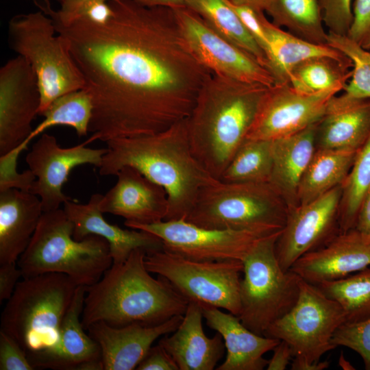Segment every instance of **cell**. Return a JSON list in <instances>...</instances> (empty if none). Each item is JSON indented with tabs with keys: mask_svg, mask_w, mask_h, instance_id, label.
I'll use <instances>...</instances> for the list:
<instances>
[{
	"mask_svg": "<svg viewBox=\"0 0 370 370\" xmlns=\"http://www.w3.org/2000/svg\"><path fill=\"white\" fill-rule=\"evenodd\" d=\"M108 2L112 14L103 23L45 12L92 99V136L106 142L150 135L187 119L212 72L192 53L172 9Z\"/></svg>",
	"mask_w": 370,
	"mask_h": 370,
	"instance_id": "1",
	"label": "cell"
},
{
	"mask_svg": "<svg viewBox=\"0 0 370 370\" xmlns=\"http://www.w3.org/2000/svg\"><path fill=\"white\" fill-rule=\"evenodd\" d=\"M106 143L99 174L116 175L123 167L132 166L161 186L169 201L164 221L185 219L201 189L217 180L192 152L186 119L158 133Z\"/></svg>",
	"mask_w": 370,
	"mask_h": 370,
	"instance_id": "2",
	"label": "cell"
},
{
	"mask_svg": "<svg viewBox=\"0 0 370 370\" xmlns=\"http://www.w3.org/2000/svg\"><path fill=\"white\" fill-rule=\"evenodd\" d=\"M269 88L213 73L204 81L187 131L193 155L213 178L220 179L247 138Z\"/></svg>",
	"mask_w": 370,
	"mask_h": 370,
	"instance_id": "3",
	"label": "cell"
},
{
	"mask_svg": "<svg viewBox=\"0 0 370 370\" xmlns=\"http://www.w3.org/2000/svg\"><path fill=\"white\" fill-rule=\"evenodd\" d=\"M146 254L143 249L134 250L123 263L112 264L99 280L85 286L81 321L86 330L98 321L114 327L155 325L184 315L189 301L167 280L150 275Z\"/></svg>",
	"mask_w": 370,
	"mask_h": 370,
	"instance_id": "4",
	"label": "cell"
},
{
	"mask_svg": "<svg viewBox=\"0 0 370 370\" xmlns=\"http://www.w3.org/2000/svg\"><path fill=\"white\" fill-rule=\"evenodd\" d=\"M74 225L64 209L44 212L17 260L23 278L60 273L78 286H90L112 264L108 241L97 235L74 239Z\"/></svg>",
	"mask_w": 370,
	"mask_h": 370,
	"instance_id": "5",
	"label": "cell"
},
{
	"mask_svg": "<svg viewBox=\"0 0 370 370\" xmlns=\"http://www.w3.org/2000/svg\"><path fill=\"white\" fill-rule=\"evenodd\" d=\"M78 285L68 275L45 273L23 278L1 316V329L27 355L53 348Z\"/></svg>",
	"mask_w": 370,
	"mask_h": 370,
	"instance_id": "6",
	"label": "cell"
},
{
	"mask_svg": "<svg viewBox=\"0 0 370 370\" xmlns=\"http://www.w3.org/2000/svg\"><path fill=\"white\" fill-rule=\"evenodd\" d=\"M288 208L269 182L225 183L205 186L185 220L210 229L271 234L284 227Z\"/></svg>",
	"mask_w": 370,
	"mask_h": 370,
	"instance_id": "7",
	"label": "cell"
},
{
	"mask_svg": "<svg viewBox=\"0 0 370 370\" xmlns=\"http://www.w3.org/2000/svg\"><path fill=\"white\" fill-rule=\"evenodd\" d=\"M10 48L25 58L38 82V115L57 98L85 88L83 76L66 39L57 34L51 18L41 10L14 16L8 23Z\"/></svg>",
	"mask_w": 370,
	"mask_h": 370,
	"instance_id": "8",
	"label": "cell"
},
{
	"mask_svg": "<svg viewBox=\"0 0 370 370\" xmlns=\"http://www.w3.org/2000/svg\"><path fill=\"white\" fill-rule=\"evenodd\" d=\"M282 230L261 238L243 260L241 281L242 323L251 331L263 335L275 321L295 304L301 278L280 266L275 244Z\"/></svg>",
	"mask_w": 370,
	"mask_h": 370,
	"instance_id": "9",
	"label": "cell"
},
{
	"mask_svg": "<svg viewBox=\"0 0 370 370\" xmlns=\"http://www.w3.org/2000/svg\"><path fill=\"white\" fill-rule=\"evenodd\" d=\"M147 269L167 280L189 301L238 316L243 261H198L162 249L147 253Z\"/></svg>",
	"mask_w": 370,
	"mask_h": 370,
	"instance_id": "10",
	"label": "cell"
},
{
	"mask_svg": "<svg viewBox=\"0 0 370 370\" xmlns=\"http://www.w3.org/2000/svg\"><path fill=\"white\" fill-rule=\"evenodd\" d=\"M344 323L345 316L341 306L315 284L301 278L295 304L271 323L264 336L286 342L294 357L318 362L336 348L332 338Z\"/></svg>",
	"mask_w": 370,
	"mask_h": 370,
	"instance_id": "11",
	"label": "cell"
},
{
	"mask_svg": "<svg viewBox=\"0 0 370 370\" xmlns=\"http://www.w3.org/2000/svg\"><path fill=\"white\" fill-rule=\"evenodd\" d=\"M125 225L129 228L152 233L161 239L164 249L198 261H243L261 238L270 234L247 230L205 228L185 219Z\"/></svg>",
	"mask_w": 370,
	"mask_h": 370,
	"instance_id": "12",
	"label": "cell"
},
{
	"mask_svg": "<svg viewBox=\"0 0 370 370\" xmlns=\"http://www.w3.org/2000/svg\"><path fill=\"white\" fill-rule=\"evenodd\" d=\"M172 10L192 53L212 73L245 83L268 87L275 84L267 69L219 35L197 13L187 7Z\"/></svg>",
	"mask_w": 370,
	"mask_h": 370,
	"instance_id": "13",
	"label": "cell"
},
{
	"mask_svg": "<svg viewBox=\"0 0 370 370\" xmlns=\"http://www.w3.org/2000/svg\"><path fill=\"white\" fill-rule=\"evenodd\" d=\"M95 140L91 136L80 145L63 148L54 136L43 133L34 143L25 161L37 179L29 192L40 198L43 212L59 209L61 204L72 200L63 193L62 187L73 169L86 164L100 166L107 148L86 147Z\"/></svg>",
	"mask_w": 370,
	"mask_h": 370,
	"instance_id": "14",
	"label": "cell"
},
{
	"mask_svg": "<svg viewBox=\"0 0 370 370\" xmlns=\"http://www.w3.org/2000/svg\"><path fill=\"white\" fill-rule=\"evenodd\" d=\"M341 90L336 88L306 94L289 83L275 84L265 93L247 138L273 140L317 124L330 99Z\"/></svg>",
	"mask_w": 370,
	"mask_h": 370,
	"instance_id": "15",
	"label": "cell"
},
{
	"mask_svg": "<svg viewBox=\"0 0 370 370\" xmlns=\"http://www.w3.org/2000/svg\"><path fill=\"white\" fill-rule=\"evenodd\" d=\"M341 195L340 185L310 203L288 209L275 244L277 258L283 269L289 270L301 256L321 247L341 232Z\"/></svg>",
	"mask_w": 370,
	"mask_h": 370,
	"instance_id": "16",
	"label": "cell"
},
{
	"mask_svg": "<svg viewBox=\"0 0 370 370\" xmlns=\"http://www.w3.org/2000/svg\"><path fill=\"white\" fill-rule=\"evenodd\" d=\"M40 94L37 76L20 56L0 69V156L21 145L33 131Z\"/></svg>",
	"mask_w": 370,
	"mask_h": 370,
	"instance_id": "17",
	"label": "cell"
},
{
	"mask_svg": "<svg viewBox=\"0 0 370 370\" xmlns=\"http://www.w3.org/2000/svg\"><path fill=\"white\" fill-rule=\"evenodd\" d=\"M370 266V234L356 228L339 232L321 247L297 259L290 270L317 284L340 279Z\"/></svg>",
	"mask_w": 370,
	"mask_h": 370,
	"instance_id": "18",
	"label": "cell"
},
{
	"mask_svg": "<svg viewBox=\"0 0 370 370\" xmlns=\"http://www.w3.org/2000/svg\"><path fill=\"white\" fill-rule=\"evenodd\" d=\"M182 317L175 316L155 325L134 323L114 327L98 321L90 325L86 330L100 347L103 370H132L136 369L158 338L177 328Z\"/></svg>",
	"mask_w": 370,
	"mask_h": 370,
	"instance_id": "19",
	"label": "cell"
},
{
	"mask_svg": "<svg viewBox=\"0 0 370 370\" xmlns=\"http://www.w3.org/2000/svg\"><path fill=\"white\" fill-rule=\"evenodd\" d=\"M117 181L104 195L99 208L120 216L125 224H151L166 219L169 201L165 190L132 166L123 167Z\"/></svg>",
	"mask_w": 370,
	"mask_h": 370,
	"instance_id": "20",
	"label": "cell"
},
{
	"mask_svg": "<svg viewBox=\"0 0 370 370\" xmlns=\"http://www.w3.org/2000/svg\"><path fill=\"white\" fill-rule=\"evenodd\" d=\"M102 195H92L85 204L73 200L64 203L63 209L74 225V239L81 241L89 235L103 238L109 244L112 264L123 263L136 249H143L147 254L163 249L161 239L152 233L132 228L123 229L106 221L99 208Z\"/></svg>",
	"mask_w": 370,
	"mask_h": 370,
	"instance_id": "21",
	"label": "cell"
},
{
	"mask_svg": "<svg viewBox=\"0 0 370 370\" xmlns=\"http://www.w3.org/2000/svg\"><path fill=\"white\" fill-rule=\"evenodd\" d=\"M370 136V99L332 97L316 130V150L358 151Z\"/></svg>",
	"mask_w": 370,
	"mask_h": 370,
	"instance_id": "22",
	"label": "cell"
},
{
	"mask_svg": "<svg viewBox=\"0 0 370 370\" xmlns=\"http://www.w3.org/2000/svg\"><path fill=\"white\" fill-rule=\"evenodd\" d=\"M201 305L190 301L177 328L158 341L171 355L179 370H213L222 358L225 344L217 332L208 337L203 328Z\"/></svg>",
	"mask_w": 370,
	"mask_h": 370,
	"instance_id": "23",
	"label": "cell"
},
{
	"mask_svg": "<svg viewBox=\"0 0 370 370\" xmlns=\"http://www.w3.org/2000/svg\"><path fill=\"white\" fill-rule=\"evenodd\" d=\"M85 294V286H78L62 320L58 344L27 356L34 369L79 370L86 362L101 360L99 345L82 324Z\"/></svg>",
	"mask_w": 370,
	"mask_h": 370,
	"instance_id": "24",
	"label": "cell"
},
{
	"mask_svg": "<svg viewBox=\"0 0 370 370\" xmlns=\"http://www.w3.org/2000/svg\"><path fill=\"white\" fill-rule=\"evenodd\" d=\"M200 305L207 325L222 336L226 349L225 359L217 370H262L267 367L269 360L263 356L273 351L280 340L254 333L229 312Z\"/></svg>",
	"mask_w": 370,
	"mask_h": 370,
	"instance_id": "25",
	"label": "cell"
},
{
	"mask_svg": "<svg viewBox=\"0 0 370 370\" xmlns=\"http://www.w3.org/2000/svg\"><path fill=\"white\" fill-rule=\"evenodd\" d=\"M42 213L37 195L16 188L0 191V264L17 262Z\"/></svg>",
	"mask_w": 370,
	"mask_h": 370,
	"instance_id": "26",
	"label": "cell"
},
{
	"mask_svg": "<svg viewBox=\"0 0 370 370\" xmlns=\"http://www.w3.org/2000/svg\"><path fill=\"white\" fill-rule=\"evenodd\" d=\"M317 123L295 134L273 140V166L269 183L288 209L299 206L300 180L316 151Z\"/></svg>",
	"mask_w": 370,
	"mask_h": 370,
	"instance_id": "27",
	"label": "cell"
},
{
	"mask_svg": "<svg viewBox=\"0 0 370 370\" xmlns=\"http://www.w3.org/2000/svg\"><path fill=\"white\" fill-rule=\"evenodd\" d=\"M260 18L271 48L268 71L275 84L288 83L293 68L304 60L317 57L348 59L328 45L310 42L284 30L269 21L264 13Z\"/></svg>",
	"mask_w": 370,
	"mask_h": 370,
	"instance_id": "28",
	"label": "cell"
},
{
	"mask_svg": "<svg viewBox=\"0 0 370 370\" xmlns=\"http://www.w3.org/2000/svg\"><path fill=\"white\" fill-rule=\"evenodd\" d=\"M92 99L85 89L73 91L57 98L40 116V122L18 147L2 158L5 161L16 164L22 151L27 148L29 142L48 128L56 125H66L73 128L79 137L86 136L92 116Z\"/></svg>",
	"mask_w": 370,
	"mask_h": 370,
	"instance_id": "29",
	"label": "cell"
},
{
	"mask_svg": "<svg viewBox=\"0 0 370 370\" xmlns=\"http://www.w3.org/2000/svg\"><path fill=\"white\" fill-rule=\"evenodd\" d=\"M357 151L317 149L300 180L299 205L310 203L342 185Z\"/></svg>",
	"mask_w": 370,
	"mask_h": 370,
	"instance_id": "30",
	"label": "cell"
},
{
	"mask_svg": "<svg viewBox=\"0 0 370 370\" xmlns=\"http://www.w3.org/2000/svg\"><path fill=\"white\" fill-rule=\"evenodd\" d=\"M186 7L201 16L219 35L249 53L267 69L265 54L227 0H188Z\"/></svg>",
	"mask_w": 370,
	"mask_h": 370,
	"instance_id": "31",
	"label": "cell"
},
{
	"mask_svg": "<svg viewBox=\"0 0 370 370\" xmlns=\"http://www.w3.org/2000/svg\"><path fill=\"white\" fill-rule=\"evenodd\" d=\"M266 12L278 27L310 42L327 45L319 0H272Z\"/></svg>",
	"mask_w": 370,
	"mask_h": 370,
	"instance_id": "32",
	"label": "cell"
},
{
	"mask_svg": "<svg viewBox=\"0 0 370 370\" xmlns=\"http://www.w3.org/2000/svg\"><path fill=\"white\" fill-rule=\"evenodd\" d=\"M353 64L348 58L340 60L317 57L304 60L291 70L288 83L299 92L314 94L332 88L343 90L350 79Z\"/></svg>",
	"mask_w": 370,
	"mask_h": 370,
	"instance_id": "33",
	"label": "cell"
},
{
	"mask_svg": "<svg viewBox=\"0 0 370 370\" xmlns=\"http://www.w3.org/2000/svg\"><path fill=\"white\" fill-rule=\"evenodd\" d=\"M273 166V140L246 138L220 179L225 183L269 182Z\"/></svg>",
	"mask_w": 370,
	"mask_h": 370,
	"instance_id": "34",
	"label": "cell"
},
{
	"mask_svg": "<svg viewBox=\"0 0 370 370\" xmlns=\"http://www.w3.org/2000/svg\"><path fill=\"white\" fill-rule=\"evenodd\" d=\"M315 285L341 306L345 323H356L370 318V267Z\"/></svg>",
	"mask_w": 370,
	"mask_h": 370,
	"instance_id": "35",
	"label": "cell"
},
{
	"mask_svg": "<svg viewBox=\"0 0 370 370\" xmlns=\"http://www.w3.org/2000/svg\"><path fill=\"white\" fill-rule=\"evenodd\" d=\"M339 207L341 232L355 228L361 202L370 188V136L357 151L344 180Z\"/></svg>",
	"mask_w": 370,
	"mask_h": 370,
	"instance_id": "36",
	"label": "cell"
},
{
	"mask_svg": "<svg viewBox=\"0 0 370 370\" xmlns=\"http://www.w3.org/2000/svg\"><path fill=\"white\" fill-rule=\"evenodd\" d=\"M327 45L336 49L352 64L350 79L344 93L355 98L370 99V51L351 39L347 35L328 32Z\"/></svg>",
	"mask_w": 370,
	"mask_h": 370,
	"instance_id": "37",
	"label": "cell"
},
{
	"mask_svg": "<svg viewBox=\"0 0 370 370\" xmlns=\"http://www.w3.org/2000/svg\"><path fill=\"white\" fill-rule=\"evenodd\" d=\"M332 344L348 347L362 358L366 370H370V318L356 323H344L334 332Z\"/></svg>",
	"mask_w": 370,
	"mask_h": 370,
	"instance_id": "38",
	"label": "cell"
},
{
	"mask_svg": "<svg viewBox=\"0 0 370 370\" xmlns=\"http://www.w3.org/2000/svg\"><path fill=\"white\" fill-rule=\"evenodd\" d=\"M328 32L347 35L353 21L352 0H319Z\"/></svg>",
	"mask_w": 370,
	"mask_h": 370,
	"instance_id": "39",
	"label": "cell"
},
{
	"mask_svg": "<svg viewBox=\"0 0 370 370\" xmlns=\"http://www.w3.org/2000/svg\"><path fill=\"white\" fill-rule=\"evenodd\" d=\"M27 353L10 334L0 330V370H33Z\"/></svg>",
	"mask_w": 370,
	"mask_h": 370,
	"instance_id": "40",
	"label": "cell"
},
{
	"mask_svg": "<svg viewBox=\"0 0 370 370\" xmlns=\"http://www.w3.org/2000/svg\"><path fill=\"white\" fill-rule=\"evenodd\" d=\"M227 1L237 14L259 47L265 54L268 61L269 67L271 55V48L260 18L262 13L264 12H257L249 7L235 5L229 0Z\"/></svg>",
	"mask_w": 370,
	"mask_h": 370,
	"instance_id": "41",
	"label": "cell"
},
{
	"mask_svg": "<svg viewBox=\"0 0 370 370\" xmlns=\"http://www.w3.org/2000/svg\"><path fill=\"white\" fill-rule=\"evenodd\" d=\"M353 21L347 36L366 48L370 42V0H355Z\"/></svg>",
	"mask_w": 370,
	"mask_h": 370,
	"instance_id": "42",
	"label": "cell"
},
{
	"mask_svg": "<svg viewBox=\"0 0 370 370\" xmlns=\"http://www.w3.org/2000/svg\"><path fill=\"white\" fill-rule=\"evenodd\" d=\"M136 369L179 370V368L166 350L158 343L151 347Z\"/></svg>",
	"mask_w": 370,
	"mask_h": 370,
	"instance_id": "43",
	"label": "cell"
},
{
	"mask_svg": "<svg viewBox=\"0 0 370 370\" xmlns=\"http://www.w3.org/2000/svg\"><path fill=\"white\" fill-rule=\"evenodd\" d=\"M23 273L15 262L0 264V303L8 300L12 295Z\"/></svg>",
	"mask_w": 370,
	"mask_h": 370,
	"instance_id": "44",
	"label": "cell"
},
{
	"mask_svg": "<svg viewBox=\"0 0 370 370\" xmlns=\"http://www.w3.org/2000/svg\"><path fill=\"white\" fill-rule=\"evenodd\" d=\"M273 354L267 367V370H284L293 358L294 355L289 345L280 341L273 349Z\"/></svg>",
	"mask_w": 370,
	"mask_h": 370,
	"instance_id": "45",
	"label": "cell"
},
{
	"mask_svg": "<svg viewBox=\"0 0 370 370\" xmlns=\"http://www.w3.org/2000/svg\"><path fill=\"white\" fill-rule=\"evenodd\" d=\"M355 228L370 234V188L360 206Z\"/></svg>",
	"mask_w": 370,
	"mask_h": 370,
	"instance_id": "46",
	"label": "cell"
},
{
	"mask_svg": "<svg viewBox=\"0 0 370 370\" xmlns=\"http://www.w3.org/2000/svg\"><path fill=\"white\" fill-rule=\"evenodd\" d=\"M329 367L330 362L328 360L310 362L301 358L293 357L291 369L292 370H323Z\"/></svg>",
	"mask_w": 370,
	"mask_h": 370,
	"instance_id": "47",
	"label": "cell"
},
{
	"mask_svg": "<svg viewBox=\"0 0 370 370\" xmlns=\"http://www.w3.org/2000/svg\"><path fill=\"white\" fill-rule=\"evenodd\" d=\"M135 1L146 6L165 7L175 8L186 7L188 0H134Z\"/></svg>",
	"mask_w": 370,
	"mask_h": 370,
	"instance_id": "48",
	"label": "cell"
},
{
	"mask_svg": "<svg viewBox=\"0 0 370 370\" xmlns=\"http://www.w3.org/2000/svg\"><path fill=\"white\" fill-rule=\"evenodd\" d=\"M238 5L249 7L257 12H266L272 0H229Z\"/></svg>",
	"mask_w": 370,
	"mask_h": 370,
	"instance_id": "49",
	"label": "cell"
},
{
	"mask_svg": "<svg viewBox=\"0 0 370 370\" xmlns=\"http://www.w3.org/2000/svg\"><path fill=\"white\" fill-rule=\"evenodd\" d=\"M55 1H56L59 3L60 6H61V5L68 3V2H70V1H74V0H55ZM106 1H118V0H106Z\"/></svg>",
	"mask_w": 370,
	"mask_h": 370,
	"instance_id": "50",
	"label": "cell"
},
{
	"mask_svg": "<svg viewBox=\"0 0 370 370\" xmlns=\"http://www.w3.org/2000/svg\"><path fill=\"white\" fill-rule=\"evenodd\" d=\"M365 49H370V42H369V43L368 44V45L367 46V47Z\"/></svg>",
	"mask_w": 370,
	"mask_h": 370,
	"instance_id": "51",
	"label": "cell"
}]
</instances>
